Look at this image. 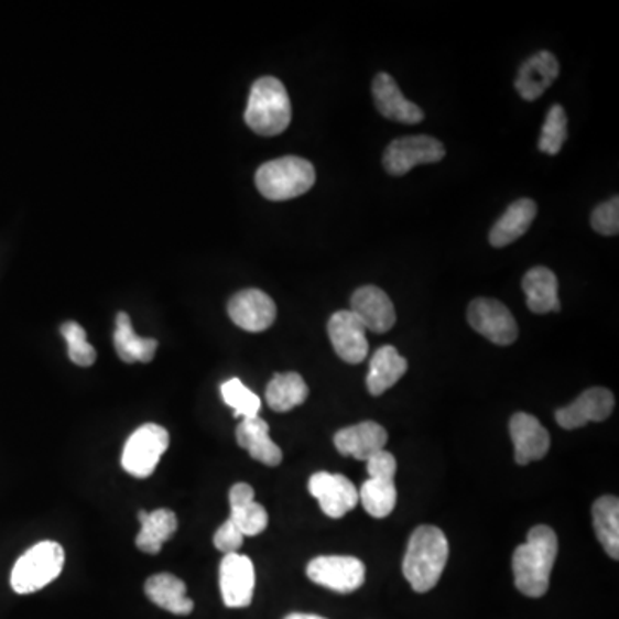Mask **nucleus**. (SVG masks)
Masks as SVG:
<instances>
[{"label": "nucleus", "mask_w": 619, "mask_h": 619, "mask_svg": "<svg viewBox=\"0 0 619 619\" xmlns=\"http://www.w3.org/2000/svg\"><path fill=\"white\" fill-rule=\"evenodd\" d=\"M245 535L243 533L239 532L238 526L228 520V522H224L222 525L217 529L216 535H214V545H216L217 551L226 554H235L238 553L241 545H243Z\"/></svg>", "instance_id": "nucleus-35"}, {"label": "nucleus", "mask_w": 619, "mask_h": 619, "mask_svg": "<svg viewBox=\"0 0 619 619\" xmlns=\"http://www.w3.org/2000/svg\"><path fill=\"white\" fill-rule=\"evenodd\" d=\"M220 394H222L224 403L232 408L235 416H241V419L259 416L262 401L239 379H229L228 382H224L220 385Z\"/></svg>", "instance_id": "nucleus-31"}, {"label": "nucleus", "mask_w": 619, "mask_h": 619, "mask_svg": "<svg viewBox=\"0 0 619 619\" xmlns=\"http://www.w3.org/2000/svg\"><path fill=\"white\" fill-rule=\"evenodd\" d=\"M537 216V204L530 198L513 202L489 232L492 247L502 248L522 238Z\"/></svg>", "instance_id": "nucleus-21"}, {"label": "nucleus", "mask_w": 619, "mask_h": 619, "mask_svg": "<svg viewBox=\"0 0 619 619\" xmlns=\"http://www.w3.org/2000/svg\"><path fill=\"white\" fill-rule=\"evenodd\" d=\"M169 443V432L162 425H142L126 441L122 468L137 478L150 477L158 468L162 455L167 452Z\"/></svg>", "instance_id": "nucleus-6"}, {"label": "nucleus", "mask_w": 619, "mask_h": 619, "mask_svg": "<svg viewBox=\"0 0 619 619\" xmlns=\"http://www.w3.org/2000/svg\"><path fill=\"white\" fill-rule=\"evenodd\" d=\"M510 434L518 465H529L547 455L551 437L535 416L529 413L511 416Z\"/></svg>", "instance_id": "nucleus-16"}, {"label": "nucleus", "mask_w": 619, "mask_h": 619, "mask_svg": "<svg viewBox=\"0 0 619 619\" xmlns=\"http://www.w3.org/2000/svg\"><path fill=\"white\" fill-rule=\"evenodd\" d=\"M115 346L119 358L126 363H137V361L149 363L155 357L159 343L150 337L138 336L130 315L121 312L116 318Z\"/></svg>", "instance_id": "nucleus-26"}, {"label": "nucleus", "mask_w": 619, "mask_h": 619, "mask_svg": "<svg viewBox=\"0 0 619 619\" xmlns=\"http://www.w3.org/2000/svg\"><path fill=\"white\" fill-rule=\"evenodd\" d=\"M557 76H560V63L556 57L549 51H541L520 67L514 87L522 98L532 102L556 82Z\"/></svg>", "instance_id": "nucleus-19"}, {"label": "nucleus", "mask_w": 619, "mask_h": 619, "mask_svg": "<svg viewBox=\"0 0 619 619\" xmlns=\"http://www.w3.org/2000/svg\"><path fill=\"white\" fill-rule=\"evenodd\" d=\"M245 121L251 131L262 137L286 131L291 122V100L283 83L272 76L257 79L248 98Z\"/></svg>", "instance_id": "nucleus-3"}, {"label": "nucleus", "mask_w": 619, "mask_h": 619, "mask_svg": "<svg viewBox=\"0 0 619 619\" xmlns=\"http://www.w3.org/2000/svg\"><path fill=\"white\" fill-rule=\"evenodd\" d=\"M557 557V535L551 526L530 530L525 544L513 553L514 585L526 597L545 596Z\"/></svg>", "instance_id": "nucleus-1"}, {"label": "nucleus", "mask_w": 619, "mask_h": 619, "mask_svg": "<svg viewBox=\"0 0 619 619\" xmlns=\"http://www.w3.org/2000/svg\"><path fill=\"white\" fill-rule=\"evenodd\" d=\"M408 361L398 354L394 346H382L370 360L367 388L372 397H381L392 385H397L401 377L406 373Z\"/></svg>", "instance_id": "nucleus-24"}, {"label": "nucleus", "mask_w": 619, "mask_h": 619, "mask_svg": "<svg viewBox=\"0 0 619 619\" xmlns=\"http://www.w3.org/2000/svg\"><path fill=\"white\" fill-rule=\"evenodd\" d=\"M358 499L365 511L373 518H385L394 511L398 501V490L394 480H379L369 478L358 490Z\"/></svg>", "instance_id": "nucleus-29"}, {"label": "nucleus", "mask_w": 619, "mask_h": 619, "mask_svg": "<svg viewBox=\"0 0 619 619\" xmlns=\"http://www.w3.org/2000/svg\"><path fill=\"white\" fill-rule=\"evenodd\" d=\"M284 619H327V618H322V616H317V615H305V612H291V615H287L286 618Z\"/></svg>", "instance_id": "nucleus-38"}, {"label": "nucleus", "mask_w": 619, "mask_h": 619, "mask_svg": "<svg viewBox=\"0 0 619 619\" xmlns=\"http://www.w3.org/2000/svg\"><path fill=\"white\" fill-rule=\"evenodd\" d=\"M256 501V490L253 487L248 486V484H236L229 490V504L241 506L247 504V502Z\"/></svg>", "instance_id": "nucleus-37"}, {"label": "nucleus", "mask_w": 619, "mask_h": 619, "mask_svg": "<svg viewBox=\"0 0 619 619\" xmlns=\"http://www.w3.org/2000/svg\"><path fill=\"white\" fill-rule=\"evenodd\" d=\"M64 561L66 554L63 545L52 541L39 542L32 549H28L12 568V590L21 596L39 593L61 575Z\"/></svg>", "instance_id": "nucleus-5"}, {"label": "nucleus", "mask_w": 619, "mask_h": 619, "mask_svg": "<svg viewBox=\"0 0 619 619\" xmlns=\"http://www.w3.org/2000/svg\"><path fill=\"white\" fill-rule=\"evenodd\" d=\"M388 444V432L376 422H361L351 427L341 428L334 435V446L343 456L367 461L370 456L382 452Z\"/></svg>", "instance_id": "nucleus-17"}, {"label": "nucleus", "mask_w": 619, "mask_h": 619, "mask_svg": "<svg viewBox=\"0 0 619 619\" xmlns=\"http://www.w3.org/2000/svg\"><path fill=\"white\" fill-rule=\"evenodd\" d=\"M308 490L329 518H343L360 502L357 487L341 474L317 471L310 477Z\"/></svg>", "instance_id": "nucleus-11"}, {"label": "nucleus", "mask_w": 619, "mask_h": 619, "mask_svg": "<svg viewBox=\"0 0 619 619\" xmlns=\"http://www.w3.org/2000/svg\"><path fill=\"white\" fill-rule=\"evenodd\" d=\"M568 138V116L565 109L556 104L551 107L542 126L541 140H539V150L549 155H557L565 145Z\"/></svg>", "instance_id": "nucleus-30"}, {"label": "nucleus", "mask_w": 619, "mask_h": 619, "mask_svg": "<svg viewBox=\"0 0 619 619\" xmlns=\"http://www.w3.org/2000/svg\"><path fill=\"white\" fill-rule=\"evenodd\" d=\"M363 563L355 556H318L310 561L306 576L337 594H351L365 584Z\"/></svg>", "instance_id": "nucleus-7"}, {"label": "nucleus", "mask_w": 619, "mask_h": 619, "mask_svg": "<svg viewBox=\"0 0 619 619\" xmlns=\"http://www.w3.org/2000/svg\"><path fill=\"white\" fill-rule=\"evenodd\" d=\"M229 520L238 526L245 537H256L269 525V514H267L265 508L256 501L232 506Z\"/></svg>", "instance_id": "nucleus-33"}, {"label": "nucleus", "mask_w": 619, "mask_h": 619, "mask_svg": "<svg viewBox=\"0 0 619 619\" xmlns=\"http://www.w3.org/2000/svg\"><path fill=\"white\" fill-rule=\"evenodd\" d=\"M594 231L604 236H616L619 232V198L615 196L606 204L599 205L590 217Z\"/></svg>", "instance_id": "nucleus-34"}, {"label": "nucleus", "mask_w": 619, "mask_h": 619, "mask_svg": "<svg viewBox=\"0 0 619 619\" xmlns=\"http://www.w3.org/2000/svg\"><path fill=\"white\" fill-rule=\"evenodd\" d=\"M308 385L296 372L275 373L267 385L265 400L274 412L286 413L305 403Z\"/></svg>", "instance_id": "nucleus-27"}, {"label": "nucleus", "mask_w": 619, "mask_h": 619, "mask_svg": "<svg viewBox=\"0 0 619 619\" xmlns=\"http://www.w3.org/2000/svg\"><path fill=\"white\" fill-rule=\"evenodd\" d=\"M367 471L370 478H379V480H394L397 475L398 463L397 458L391 453L382 452L376 453L367 459Z\"/></svg>", "instance_id": "nucleus-36"}, {"label": "nucleus", "mask_w": 619, "mask_h": 619, "mask_svg": "<svg viewBox=\"0 0 619 619\" xmlns=\"http://www.w3.org/2000/svg\"><path fill=\"white\" fill-rule=\"evenodd\" d=\"M468 324L495 345L510 346L517 341V321L508 306L498 300H474L468 306Z\"/></svg>", "instance_id": "nucleus-9"}, {"label": "nucleus", "mask_w": 619, "mask_h": 619, "mask_svg": "<svg viewBox=\"0 0 619 619\" xmlns=\"http://www.w3.org/2000/svg\"><path fill=\"white\" fill-rule=\"evenodd\" d=\"M236 441L250 453L251 458L267 467H278L279 463L283 461L281 447L271 439L269 424L260 416L241 420L236 428Z\"/></svg>", "instance_id": "nucleus-20"}, {"label": "nucleus", "mask_w": 619, "mask_h": 619, "mask_svg": "<svg viewBox=\"0 0 619 619\" xmlns=\"http://www.w3.org/2000/svg\"><path fill=\"white\" fill-rule=\"evenodd\" d=\"M228 314L236 326L248 333H262L278 317L274 300L260 290L239 291L229 300Z\"/></svg>", "instance_id": "nucleus-13"}, {"label": "nucleus", "mask_w": 619, "mask_h": 619, "mask_svg": "<svg viewBox=\"0 0 619 619\" xmlns=\"http://www.w3.org/2000/svg\"><path fill=\"white\" fill-rule=\"evenodd\" d=\"M138 520L142 523V530L138 533L137 547L146 554L161 553L164 542L173 539L177 530L176 513L165 508L152 513L140 511Z\"/></svg>", "instance_id": "nucleus-25"}, {"label": "nucleus", "mask_w": 619, "mask_h": 619, "mask_svg": "<svg viewBox=\"0 0 619 619\" xmlns=\"http://www.w3.org/2000/svg\"><path fill=\"white\" fill-rule=\"evenodd\" d=\"M525 291L526 306L533 314H549V312H560L561 303L557 291L556 274L547 267H533L526 272L522 281Z\"/></svg>", "instance_id": "nucleus-22"}, {"label": "nucleus", "mask_w": 619, "mask_h": 619, "mask_svg": "<svg viewBox=\"0 0 619 619\" xmlns=\"http://www.w3.org/2000/svg\"><path fill=\"white\" fill-rule=\"evenodd\" d=\"M219 584L228 608H248L256 593V566L243 554H226L220 561Z\"/></svg>", "instance_id": "nucleus-10"}, {"label": "nucleus", "mask_w": 619, "mask_h": 619, "mask_svg": "<svg viewBox=\"0 0 619 619\" xmlns=\"http://www.w3.org/2000/svg\"><path fill=\"white\" fill-rule=\"evenodd\" d=\"M64 339L67 343V355L73 363L79 367H91L97 360V351L87 341V333L79 326L78 322H66L61 327Z\"/></svg>", "instance_id": "nucleus-32"}, {"label": "nucleus", "mask_w": 619, "mask_h": 619, "mask_svg": "<svg viewBox=\"0 0 619 619\" xmlns=\"http://www.w3.org/2000/svg\"><path fill=\"white\" fill-rule=\"evenodd\" d=\"M449 557V544L443 530L422 525L412 533L403 560V575L419 594L439 584Z\"/></svg>", "instance_id": "nucleus-2"}, {"label": "nucleus", "mask_w": 619, "mask_h": 619, "mask_svg": "<svg viewBox=\"0 0 619 619\" xmlns=\"http://www.w3.org/2000/svg\"><path fill=\"white\" fill-rule=\"evenodd\" d=\"M444 155L446 149L439 140L420 134V137L398 138L389 143L382 164L391 176H404L415 165L435 164L443 161Z\"/></svg>", "instance_id": "nucleus-8"}, {"label": "nucleus", "mask_w": 619, "mask_h": 619, "mask_svg": "<svg viewBox=\"0 0 619 619\" xmlns=\"http://www.w3.org/2000/svg\"><path fill=\"white\" fill-rule=\"evenodd\" d=\"M330 343L337 357L346 363L357 365L369 355L367 329L351 310L336 312L327 324Z\"/></svg>", "instance_id": "nucleus-12"}, {"label": "nucleus", "mask_w": 619, "mask_h": 619, "mask_svg": "<svg viewBox=\"0 0 619 619\" xmlns=\"http://www.w3.org/2000/svg\"><path fill=\"white\" fill-rule=\"evenodd\" d=\"M615 397L606 388H593L582 392L578 400L556 412L557 424L566 431L584 427L588 422H604L612 413Z\"/></svg>", "instance_id": "nucleus-14"}, {"label": "nucleus", "mask_w": 619, "mask_h": 619, "mask_svg": "<svg viewBox=\"0 0 619 619\" xmlns=\"http://www.w3.org/2000/svg\"><path fill=\"white\" fill-rule=\"evenodd\" d=\"M351 312L360 318L365 329L384 334L397 324V312L385 291L377 286H361L351 296Z\"/></svg>", "instance_id": "nucleus-15"}, {"label": "nucleus", "mask_w": 619, "mask_h": 619, "mask_svg": "<svg viewBox=\"0 0 619 619\" xmlns=\"http://www.w3.org/2000/svg\"><path fill=\"white\" fill-rule=\"evenodd\" d=\"M256 185L267 200H291L315 185V167L306 159L294 155L275 159L257 171Z\"/></svg>", "instance_id": "nucleus-4"}, {"label": "nucleus", "mask_w": 619, "mask_h": 619, "mask_svg": "<svg viewBox=\"0 0 619 619\" xmlns=\"http://www.w3.org/2000/svg\"><path fill=\"white\" fill-rule=\"evenodd\" d=\"M373 100L376 107L384 118L391 121L403 122V124H416L424 121V112L416 104L410 102L401 94L398 83L388 73H379L372 85Z\"/></svg>", "instance_id": "nucleus-18"}, {"label": "nucleus", "mask_w": 619, "mask_h": 619, "mask_svg": "<svg viewBox=\"0 0 619 619\" xmlns=\"http://www.w3.org/2000/svg\"><path fill=\"white\" fill-rule=\"evenodd\" d=\"M145 594L159 608L177 616H186L193 611L195 604L186 597V584L171 573H159L150 576L145 584Z\"/></svg>", "instance_id": "nucleus-23"}, {"label": "nucleus", "mask_w": 619, "mask_h": 619, "mask_svg": "<svg viewBox=\"0 0 619 619\" xmlns=\"http://www.w3.org/2000/svg\"><path fill=\"white\" fill-rule=\"evenodd\" d=\"M594 530L604 551L612 557H619V501L616 496H604L594 502Z\"/></svg>", "instance_id": "nucleus-28"}]
</instances>
